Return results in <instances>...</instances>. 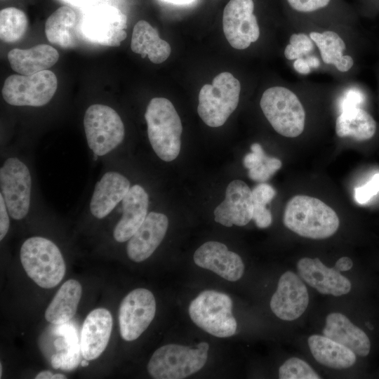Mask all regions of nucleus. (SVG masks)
I'll use <instances>...</instances> for the list:
<instances>
[{"label":"nucleus","instance_id":"obj_1","mask_svg":"<svg viewBox=\"0 0 379 379\" xmlns=\"http://www.w3.org/2000/svg\"><path fill=\"white\" fill-rule=\"evenodd\" d=\"M288 25L303 31L312 39L324 73L331 75L336 83L354 80L359 69L360 54L366 44L359 27L310 23Z\"/></svg>","mask_w":379,"mask_h":379},{"label":"nucleus","instance_id":"obj_2","mask_svg":"<svg viewBox=\"0 0 379 379\" xmlns=\"http://www.w3.org/2000/svg\"><path fill=\"white\" fill-rule=\"evenodd\" d=\"M317 82L284 81L267 87L260 99V107L272 128L279 135L295 138L306 128L307 110L305 100Z\"/></svg>","mask_w":379,"mask_h":379},{"label":"nucleus","instance_id":"obj_3","mask_svg":"<svg viewBox=\"0 0 379 379\" xmlns=\"http://www.w3.org/2000/svg\"><path fill=\"white\" fill-rule=\"evenodd\" d=\"M284 225L297 234L313 239H324L338 230L340 220L335 211L324 202L306 195H296L286 204Z\"/></svg>","mask_w":379,"mask_h":379},{"label":"nucleus","instance_id":"obj_4","mask_svg":"<svg viewBox=\"0 0 379 379\" xmlns=\"http://www.w3.org/2000/svg\"><path fill=\"white\" fill-rule=\"evenodd\" d=\"M145 119L150 145L164 161H171L179 154L182 126L172 102L164 98H152L146 109Z\"/></svg>","mask_w":379,"mask_h":379},{"label":"nucleus","instance_id":"obj_5","mask_svg":"<svg viewBox=\"0 0 379 379\" xmlns=\"http://www.w3.org/2000/svg\"><path fill=\"white\" fill-rule=\"evenodd\" d=\"M289 24L359 27V13L346 0H281Z\"/></svg>","mask_w":379,"mask_h":379},{"label":"nucleus","instance_id":"obj_6","mask_svg":"<svg viewBox=\"0 0 379 379\" xmlns=\"http://www.w3.org/2000/svg\"><path fill=\"white\" fill-rule=\"evenodd\" d=\"M20 259L28 277L41 288L56 286L65 274V262L59 248L45 237L27 239L21 246Z\"/></svg>","mask_w":379,"mask_h":379},{"label":"nucleus","instance_id":"obj_7","mask_svg":"<svg viewBox=\"0 0 379 379\" xmlns=\"http://www.w3.org/2000/svg\"><path fill=\"white\" fill-rule=\"evenodd\" d=\"M209 345L206 342L196 347L168 344L158 348L151 357L147 371L155 379H181L190 376L205 365Z\"/></svg>","mask_w":379,"mask_h":379},{"label":"nucleus","instance_id":"obj_8","mask_svg":"<svg viewBox=\"0 0 379 379\" xmlns=\"http://www.w3.org/2000/svg\"><path fill=\"white\" fill-rule=\"evenodd\" d=\"M241 83L232 74L221 72L212 84L204 85L199 93L197 112L208 126H222L239 102Z\"/></svg>","mask_w":379,"mask_h":379},{"label":"nucleus","instance_id":"obj_9","mask_svg":"<svg viewBox=\"0 0 379 379\" xmlns=\"http://www.w3.org/2000/svg\"><path fill=\"white\" fill-rule=\"evenodd\" d=\"M189 314L196 325L215 337H230L236 332L232 301L225 293L212 290L201 292L191 302Z\"/></svg>","mask_w":379,"mask_h":379},{"label":"nucleus","instance_id":"obj_10","mask_svg":"<svg viewBox=\"0 0 379 379\" xmlns=\"http://www.w3.org/2000/svg\"><path fill=\"white\" fill-rule=\"evenodd\" d=\"M84 128L87 145L97 157L105 156L115 149L125 136L120 116L106 105L93 104L86 109Z\"/></svg>","mask_w":379,"mask_h":379},{"label":"nucleus","instance_id":"obj_11","mask_svg":"<svg viewBox=\"0 0 379 379\" xmlns=\"http://www.w3.org/2000/svg\"><path fill=\"white\" fill-rule=\"evenodd\" d=\"M57 87L55 74L48 69L32 75L13 74L4 81L2 96L11 105L41 107L53 98Z\"/></svg>","mask_w":379,"mask_h":379},{"label":"nucleus","instance_id":"obj_12","mask_svg":"<svg viewBox=\"0 0 379 379\" xmlns=\"http://www.w3.org/2000/svg\"><path fill=\"white\" fill-rule=\"evenodd\" d=\"M0 194L11 218L20 220L29 213L32 175L28 166L16 157H8L0 168Z\"/></svg>","mask_w":379,"mask_h":379},{"label":"nucleus","instance_id":"obj_13","mask_svg":"<svg viewBox=\"0 0 379 379\" xmlns=\"http://www.w3.org/2000/svg\"><path fill=\"white\" fill-rule=\"evenodd\" d=\"M222 28L227 41L237 50H246L257 43L262 28L255 0H230L223 11Z\"/></svg>","mask_w":379,"mask_h":379},{"label":"nucleus","instance_id":"obj_14","mask_svg":"<svg viewBox=\"0 0 379 379\" xmlns=\"http://www.w3.org/2000/svg\"><path fill=\"white\" fill-rule=\"evenodd\" d=\"M127 17L115 6L101 4L88 10L79 29L88 41L102 46H119L126 37Z\"/></svg>","mask_w":379,"mask_h":379},{"label":"nucleus","instance_id":"obj_15","mask_svg":"<svg viewBox=\"0 0 379 379\" xmlns=\"http://www.w3.org/2000/svg\"><path fill=\"white\" fill-rule=\"evenodd\" d=\"M156 312L152 293L142 288H135L122 300L119 310V331L126 341L137 339L147 328Z\"/></svg>","mask_w":379,"mask_h":379},{"label":"nucleus","instance_id":"obj_16","mask_svg":"<svg viewBox=\"0 0 379 379\" xmlns=\"http://www.w3.org/2000/svg\"><path fill=\"white\" fill-rule=\"evenodd\" d=\"M309 304V294L301 277L291 271L280 277L270 300V308L279 319L293 321L299 318Z\"/></svg>","mask_w":379,"mask_h":379},{"label":"nucleus","instance_id":"obj_17","mask_svg":"<svg viewBox=\"0 0 379 379\" xmlns=\"http://www.w3.org/2000/svg\"><path fill=\"white\" fill-rule=\"evenodd\" d=\"M252 190L242 180L229 183L225 198L214 210L215 222L225 226H244L252 220Z\"/></svg>","mask_w":379,"mask_h":379},{"label":"nucleus","instance_id":"obj_18","mask_svg":"<svg viewBox=\"0 0 379 379\" xmlns=\"http://www.w3.org/2000/svg\"><path fill=\"white\" fill-rule=\"evenodd\" d=\"M194 261L197 265L230 281L241 279L244 271L241 257L218 241H211L202 244L194 252Z\"/></svg>","mask_w":379,"mask_h":379},{"label":"nucleus","instance_id":"obj_19","mask_svg":"<svg viewBox=\"0 0 379 379\" xmlns=\"http://www.w3.org/2000/svg\"><path fill=\"white\" fill-rule=\"evenodd\" d=\"M298 274L322 294L340 296L351 290V283L334 267L329 268L316 258H302L297 263Z\"/></svg>","mask_w":379,"mask_h":379},{"label":"nucleus","instance_id":"obj_20","mask_svg":"<svg viewBox=\"0 0 379 379\" xmlns=\"http://www.w3.org/2000/svg\"><path fill=\"white\" fill-rule=\"evenodd\" d=\"M168 226L166 215L158 212L147 214L142 224L128 241L126 252L135 262L145 260L155 251L164 239Z\"/></svg>","mask_w":379,"mask_h":379},{"label":"nucleus","instance_id":"obj_21","mask_svg":"<svg viewBox=\"0 0 379 379\" xmlns=\"http://www.w3.org/2000/svg\"><path fill=\"white\" fill-rule=\"evenodd\" d=\"M128 179L117 171H107L96 182L89 209L97 219L107 216L122 201L131 187Z\"/></svg>","mask_w":379,"mask_h":379},{"label":"nucleus","instance_id":"obj_22","mask_svg":"<svg viewBox=\"0 0 379 379\" xmlns=\"http://www.w3.org/2000/svg\"><path fill=\"white\" fill-rule=\"evenodd\" d=\"M112 317L109 311L99 307L86 317L81 331L80 349L84 359H97L107 346L112 329Z\"/></svg>","mask_w":379,"mask_h":379},{"label":"nucleus","instance_id":"obj_23","mask_svg":"<svg viewBox=\"0 0 379 379\" xmlns=\"http://www.w3.org/2000/svg\"><path fill=\"white\" fill-rule=\"evenodd\" d=\"M122 215L113 230L117 242L128 241L136 232L148 214L149 196L144 187L131 186L123 199Z\"/></svg>","mask_w":379,"mask_h":379},{"label":"nucleus","instance_id":"obj_24","mask_svg":"<svg viewBox=\"0 0 379 379\" xmlns=\"http://www.w3.org/2000/svg\"><path fill=\"white\" fill-rule=\"evenodd\" d=\"M323 335L360 357H366L370 352L371 342L368 335L343 314L333 312L326 317Z\"/></svg>","mask_w":379,"mask_h":379},{"label":"nucleus","instance_id":"obj_25","mask_svg":"<svg viewBox=\"0 0 379 379\" xmlns=\"http://www.w3.org/2000/svg\"><path fill=\"white\" fill-rule=\"evenodd\" d=\"M336 109L338 116L335 121V131L337 136L365 141L375 135L377 123L365 107L348 106Z\"/></svg>","mask_w":379,"mask_h":379},{"label":"nucleus","instance_id":"obj_26","mask_svg":"<svg viewBox=\"0 0 379 379\" xmlns=\"http://www.w3.org/2000/svg\"><path fill=\"white\" fill-rule=\"evenodd\" d=\"M58 59V51L48 44H39L28 49L14 48L8 53L11 68L22 75H32L46 70Z\"/></svg>","mask_w":379,"mask_h":379},{"label":"nucleus","instance_id":"obj_27","mask_svg":"<svg viewBox=\"0 0 379 379\" xmlns=\"http://www.w3.org/2000/svg\"><path fill=\"white\" fill-rule=\"evenodd\" d=\"M131 48L142 58L147 55L154 64L164 62L171 53L170 44L161 39L157 29L143 20H139L133 27Z\"/></svg>","mask_w":379,"mask_h":379},{"label":"nucleus","instance_id":"obj_28","mask_svg":"<svg viewBox=\"0 0 379 379\" xmlns=\"http://www.w3.org/2000/svg\"><path fill=\"white\" fill-rule=\"evenodd\" d=\"M311 353L317 362L334 369H345L356 362V354L345 346L320 335L308 338Z\"/></svg>","mask_w":379,"mask_h":379},{"label":"nucleus","instance_id":"obj_29","mask_svg":"<svg viewBox=\"0 0 379 379\" xmlns=\"http://www.w3.org/2000/svg\"><path fill=\"white\" fill-rule=\"evenodd\" d=\"M82 295V287L75 279L66 281L59 288L45 312L48 322L60 325L75 314Z\"/></svg>","mask_w":379,"mask_h":379},{"label":"nucleus","instance_id":"obj_30","mask_svg":"<svg viewBox=\"0 0 379 379\" xmlns=\"http://www.w3.org/2000/svg\"><path fill=\"white\" fill-rule=\"evenodd\" d=\"M75 12L69 6L58 8L46 20L45 32L47 39L63 48L75 45Z\"/></svg>","mask_w":379,"mask_h":379},{"label":"nucleus","instance_id":"obj_31","mask_svg":"<svg viewBox=\"0 0 379 379\" xmlns=\"http://www.w3.org/2000/svg\"><path fill=\"white\" fill-rule=\"evenodd\" d=\"M251 149L244 157L243 163L248 169V175L252 180L264 182L281 168V161L267 156L259 143L252 144Z\"/></svg>","mask_w":379,"mask_h":379},{"label":"nucleus","instance_id":"obj_32","mask_svg":"<svg viewBox=\"0 0 379 379\" xmlns=\"http://www.w3.org/2000/svg\"><path fill=\"white\" fill-rule=\"evenodd\" d=\"M27 18L25 13L14 7L0 11V38L6 43L20 40L26 32Z\"/></svg>","mask_w":379,"mask_h":379},{"label":"nucleus","instance_id":"obj_33","mask_svg":"<svg viewBox=\"0 0 379 379\" xmlns=\"http://www.w3.org/2000/svg\"><path fill=\"white\" fill-rule=\"evenodd\" d=\"M286 29L288 37L283 53L290 63L295 60L317 53L313 41L305 32L292 28L287 22Z\"/></svg>","mask_w":379,"mask_h":379},{"label":"nucleus","instance_id":"obj_34","mask_svg":"<svg viewBox=\"0 0 379 379\" xmlns=\"http://www.w3.org/2000/svg\"><path fill=\"white\" fill-rule=\"evenodd\" d=\"M281 379H319L320 376L304 360L297 357L287 359L279 369Z\"/></svg>","mask_w":379,"mask_h":379},{"label":"nucleus","instance_id":"obj_35","mask_svg":"<svg viewBox=\"0 0 379 379\" xmlns=\"http://www.w3.org/2000/svg\"><path fill=\"white\" fill-rule=\"evenodd\" d=\"M379 192V173H375L364 185L354 189V197L359 204L368 202Z\"/></svg>","mask_w":379,"mask_h":379},{"label":"nucleus","instance_id":"obj_36","mask_svg":"<svg viewBox=\"0 0 379 379\" xmlns=\"http://www.w3.org/2000/svg\"><path fill=\"white\" fill-rule=\"evenodd\" d=\"M276 194V191L269 184L260 182L252 190L253 204L266 206Z\"/></svg>","mask_w":379,"mask_h":379},{"label":"nucleus","instance_id":"obj_37","mask_svg":"<svg viewBox=\"0 0 379 379\" xmlns=\"http://www.w3.org/2000/svg\"><path fill=\"white\" fill-rule=\"evenodd\" d=\"M252 220L258 227L263 229L272 224V217L266 206L253 204Z\"/></svg>","mask_w":379,"mask_h":379},{"label":"nucleus","instance_id":"obj_38","mask_svg":"<svg viewBox=\"0 0 379 379\" xmlns=\"http://www.w3.org/2000/svg\"><path fill=\"white\" fill-rule=\"evenodd\" d=\"M10 214L3 197L0 194V240L2 241L8 232Z\"/></svg>","mask_w":379,"mask_h":379},{"label":"nucleus","instance_id":"obj_39","mask_svg":"<svg viewBox=\"0 0 379 379\" xmlns=\"http://www.w3.org/2000/svg\"><path fill=\"white\" fill-rule=\"evenodd\" d=\"M360 6L357 11L359 15L371 16L379 11V0H359Z\"/></svg>","mask_w":379,"mask_h":379},{"label":"nucleus","instance_id":"obj_40","mask_svg":"<svg viewBox=\"0 0 379 379\" xmlns=\"http://www.w3.org/2000/svg\"><path fill=\"white\" fill-rule=\"evenodd\" d=\"M353 266V262L349 257H342L339 258L335 265L334 268L338 272H345L351 270Z\"/></svg>","mask_w":379,"mask_h":379},{"label":"nucleus","instance_id":"obj_41","mask_svg":"<svg viewBox=\"0 0 379 379\" xmlns=\"http://www.w3.org/2000/svg\"><path fill=\"white\" fill-rule=\"evenodd\" d=\"M66 354L64 352H58L53 354L51 359L52 367L55 369L61 368L65 363Z\"/></svg>","mask_w":379,"mask_h":379},{"label":"nucleus","instance_id":"obj_42","mask_svg":"<svg viewBox=\"0 0 379 379\" xmlns=\"http://www.w3.org/2000/svg\"><path fill=\"white\" fill-rule=\"evenodd\" d=\"M67 4L78 7L88 6L96 4L101 0H61Z\"/></svg>","mask_w":379,"mask_h":379},{"label":"nucleus","instance_id":"obj_43","mask_svg":"<svg viewBox=\"0 0 379 379\" xmlns=\"http://www.w3.org/2000/svg\"><path fill=\"white\" fill-rule=\"evenodd\" d=\"M53 374L50 371L39 372L35 377L36 379H52Z\"/></svg>","mask_w":379,"mask_h":379},{"label":"nucleus","instance_id":"obj_44","mask_svg":"<svg viewBox=\"0 0 379 379\" xmlns=\"http://www.w3.org/2000/svg\"><path fill=\"white\" fill-rule=\"evenodd\" d=\"M162 1L168 2V3L173 4H177V5H185V4H191L195 0H162Z\"/></svg>","mask_w":379,"mask_h":379},{"label":"nucleus","instance_id":"obj_45","mask_svg":"<svg viewBox=\"0 0 379 379\" xmlns=\"http://www.w3.org/2000/svg\"><path fill=\"white\" fill-rule=\"evenodd\" d=\"M67 377L62 373H55L53 374L52 379H66Z\"/></svg>","mask_w":379,"mask_h":379},{"label":"nucleus","instance_id":"obj_46","mask_svg":"<svg viewBox=\"0 0 379 379\" xmlns=\"http://www.w3.org/2000/svg\"><path fill=\"white\" fill-rule=\"evenodd\" d=\"M88 365V360L84 359L81 361V366L86 367Z\"/></svg>","mask_w":379,"mask_h":379},{"label":"nucleus","instance_id":"obj_47","mask_svg":"<svg viewBox=\"0 0 379 379\" xmlns=\"http://www.w3.org/2000/svg\"><path fill=\"white\" fill-rule=\"evenodd\" d=\"M2 376V364L1 363L0 364V378H1Z\"/></svg>","mask_w":379,"mask_h":379},{"label":"nucleus","instance_id":"obj_48","mask_svg":"<svg viewBox=\"0 0 379 379\" xmlns=\"http://www.w3.org/2000/svg\"><path fill=\"white\" fill-rule=\"evenodd\" d=\"M378 88H379V74H378Z\"/></svg>","mask_w":379,"mask_h":379}]
</instances>
